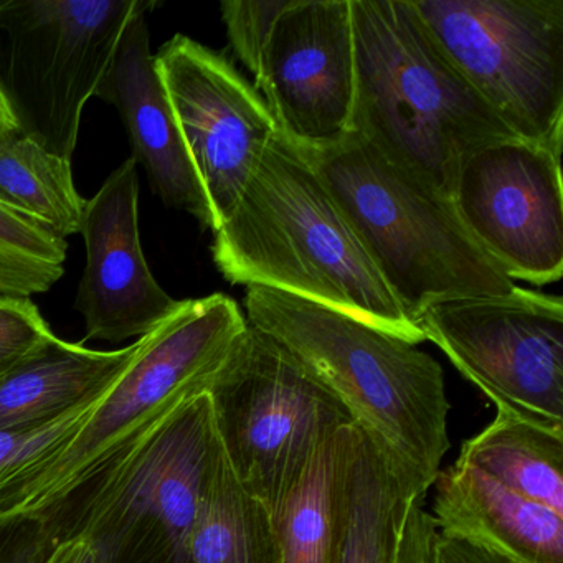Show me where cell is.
I'll return each instance as SVG.
<instances>
[{"label": "cell", "mask_w": 563, "mask_h": 563, "mask_svg": "<svg viewBox=\"0 0 563 563\" xmlns=\"http://www.w3.org/2000/svg\"><path fill=\"white\" fill-rule=\"evenodd\" d=\"M437 527L433 517L423 509V499H415L408 507L400 542H398L397 563H430L431 540Z\"/></svg>", "instance_id": "28"}, {"label": "cell", "mask_w": 563, "mask_h": 563, "mask_svg": "<svg viewBox=\"0 0 563 563\" xmlns=\"http://www.w3.org/2000/svg\"><path fill=\"white\" fill-rule=\"evenodd\" d=\"M430 563H519L473 540L437 530L431 540Z\"/></svg>", "instance_id": "29"}, {"label": "cell", "mask_w": 563, "mask_h": 563, "mask_svg": "<svg viewBox=\"0 0 563 563\" xmlns=\"http://www.w3.org/2000/svg\"><path fill=\"white\" fill-rule=\"evenodd\" d=\"M67 240L0 202V295L32 298L60 282Z\"/></svg>", "instance_id": "23"}, {"label": "cell", "mask_w": 563, "mask_h": 563, "mask_svg": "<svg viewBox=\"0 0 563 563\" xmlns=\"http://www.w3.org/2000/svg\"><path fill=\"white\" fill-rule=\"evenodd\" d=\"M354 424L342 428L312 457L288 499L273 514L278 563H335Z\"/></svg>", "instance_id": "20"}, {"label": "cell", "mask_w": 563, "mask_h": 563, "mask_svg": "<svg viewBox=\"0 0 563 563\" xmlns=\"http://www.w3.org/2000/svg\"><path fill=\"white\" fill-rule=\"evenodd\" d=\"M0 202L60 239L81 233L87 200L75 187L71 161L18 133L0 143Z\"/></svg>", "instance_id": "22"}, {"label": "cell", "mask_w": 563, "mask_h": 563, "mask_svg": "<svg viewBox=\"0 0 563 563\" xmlns=\"http://www.w3.org/2000/svg\"><path fill=\"white\" fill-rule=\"evenodd\" d=\"M55 543L42 517L0 520V563H42Z\"/></svg>", "instance_id": "27"}, {"label": "cell", "mask_w": 563, "mask_h": 563, "mask_svg": "<svg viewBox=\"0 0 563 563\" xmlns=\"http://www.w3.org/2000/svg\"><path fill=\"white\" fill-rule=\"evenodd\" d=\"M146 0H0V101L15 133L71 161L81 114Z\"/></svg>", "instance_id": "8"}, {"label": "cell", "mask_w": 563, "mask_h": 563, "mask_svg": "<svg viewBox=\"0 0 563 563\" xmlns=\"http://www.w3.org/2000/svg\"><path fill=\"white\" fill-rule=\"evenodd\" d=\"M103 395L104 391L48 423L0 430V483L25 463L41 460L65 446L87 423Z\"/></svg>", "instance_id": "24"}, {"label": "cell", "mask_w": 563, "mask_h": 563, "mask_svg": "<svg viewBox=\"0 0 563 563\" xmlns=\"http://www.w3.org/2000/svg\"><path fill=\"white\" fill-rule=\"evenodd\" d=\"M207 394L227 463L272 516L322 444L355 423L286 345L250 322Z\"/></svg>", "instance_id": "7"}, {"label": "cell", "mask_w": 563, "mask_h": 563, "mask_svg": "<svg viewBox=\"0 0 563 563\" xmlns=\"http://www.w3.org/2000/svg\"><path fill=\"white\" fill-rule=\"evenodd\" d=\"M355 101L351 131L451 199L461 164L520 140L441 51L411 0H351Z\"/></svg>", "instance_id": "3"}, {"label": "cell", "mask_w": 563, "mask_h": 563, "mask_svg": "<svg viewBox=\"0 0 563 563\" xmlns=\"http://www.w3.org/2000/svg\"><path fill=\"white\" fill-rule=\"evenodd\" d=\"M212 255L232 285L288 292L424 342L311 161L279 131L213 232Z\"/></svg>", "instance_id": "1"}, {"label": "cell", "mask_w": 563, "mask_h": 563, "mask_svg": "<svg viewBox=\"0 0 563 563\" xmlns=\"http://www.w3.org/2000/svg\"><path fill=\"white\" fill-rule=\"evenodd\" d=\"M42 563H107V560L93 539L77 533L58 540Z\"/></svg>", "instance_id": "30"}, {"label": "cell", "mask_w": 563, "mask_h": 563, "mask_svg": "<svg viewBox=\"0 0 563 563\" xmlns=\"http://www.w3.org/2000/svg\"><path fill=\"white\" fill-rule=\"evenodd\" d=\"M301 151L415 322L434 302L503 296L516 288L474 242L451 199L357 134Z\"/></svg>", "instance_id": "5"}, {"label": "cell", "mask_w": 563, "mask_h": 563, "mask_svg": "<svg viewBox=\"0 0 563 563\" xmlns=\"http://www.w3.org/2000/svg\"><path fill=\"white\" fill-rule=\"evenodd\" d=\"M562 151L506 140L461 164L451 202L507 278L545 286L563 276Z\"/></svg>", "instance_id": "11"}, {"label": "cell", "mask_w": 563, "mask_h": 563, "mask_svg": "<svg viewBox=\"0 0 563 563\" xmlns=\"http://www.w3.org/2000/svg\"><path fill=\"white\" fill-rule=\"evenodd\" d=\"M441 51L517 137L562 151L563 0H411Z\"/></svg>", "instance_id": "9"}, {"label": "cell", "mask_w": 563, "mask_h": 563, "mask_svg": "<svg viewBox=\"0 0 563 563\" xmlns=\"http://www.w3.org/2000/svg\"><path fill=\"white\" fill-rule=\"evenodd\" d=\"M433 522L519 563H563V516L454 461L440 471Z\"/></svg>", "instance_id": "16"}, {"label": "cell", "mask_w": 563, "mask_h": 563, "mask_svg": "<svg viewBox=\"0 0 563 563\" xmlns=\"http://www.w3.org/2000/svg\"><path fill=\"white\" fill-rule=\"evenodd\" d=\"M156 8L157 2L146 0L131 19L95 97L117 108L130 137L131 159L144 167L153 192L170 209L213 230L209 199L151 54L147 15Z\"/></svg>", "instance_id": "15"}, {"label": "cell", "mask_w": 563, "mask_h": 563, "mask_svg": "<svg viewBox=\"0 0 563 563\" xmlns=\"http://www.w3.org/2000/svg\"><path fill=\"white\" fill-rule=\"evenodd\" d=\"M194 563H278L272 514L236 481L222 446L203 487Z\"/></svg>", "instance_id": "21"}, {"label": "cell", "mask_w": 563, "mask_h": 563, "mask_svg": "<svg viewBox=\"0 0 563 563\" xmlns=\"http://www.w3.org/2000/svg\"><path fill=\"white\" fill-rule=\"evenodd\" d=\"M141 342L95 351L54 335L0 382V430L34 427L107 391L136 357Z\"/></svg>", "instance_id": "17"}, {"label": "cell", "mask_w": 563, "mask_h": 563, "mask_svg": "<svg viewBox=\"0 0 563 563\" xmlns=\"http://www.w3.org/2000/svg\"><path fill=\"white\" fill-rule=\"evenodd\" d=\"M246 321L289 349L347 408L395 476L427 496L450 448L443 368L417 344L338 309L246 289Z\"/></svg>", "instance_id": "2"}, {"label": "cell", "mask_w": 563, "mask_h": 563, "mask_svg": "<svg viewBox=\"0 0 563 563\" xmlns=\"http://www.w3.org/2000/svg\"><path fill=\"white\" fill-rule=\"evenodd\" d=\"M220 450L209 394L42 512L55 540L85 533L107 563H194V533Z\"/></svg>", "instance_id": "6"}, {"label": "cell", "mask_w": 563, "mask_h": 563, "mask_svg": "<svg viewBox=\"0 0 563 563\" xmlns=\"http://www.w3.org/2000/svg\"><path fill=\"white\" fill-rule=\"evenodd\" d=\"M12 134H15L14 124H12L11 118L5 111L4 103L0 101V143H4Z\"/></svg>", "instance_id": "31"}, {"label": "cell", "mask_w": 563, "mask_h": 563, "mask_svg": "<svg viewBox=\"0 0 563 563\" xmlns=\"http://www.w3.org/2000/svg\"><path fill=\"white\" fill-rule=\"evenodd\" d=\"M415 499L355 424L335 563H397L401 527Z\"/></svg>", "instance_id": "18"}, {"label": "cell", "mask_w": 563, "mask_h": 563, "mask_svg": "<svg viewBox=\"0 0 563 563\" xmlns=\"http://www.w3.org/2000/svg\"><path fill=\"white\" fill-rule=\"evenodd\" d=\"M417 324L496 408L563 428V299L516 288L428 306Z\"/></svg>", "instance_id": "10"}, {"label": "cell", "mask_w": 563, "mask_h": 563, "mask_svg": "<svg viewBox=\"0 0 563 563\" xmlns=\"http://www.w3.org/2000/svg\"><path fill=\"white\" fill-rule=\"evenodd\" d=\"M456 461L563 516V428L497 408L496 418L464 441Z\"/></svg>", "instance_id": "19"}, {"label": "cell", "mask_w": 563, "mask_h": 563, "mask_svg": "<svg viewBox=\"0 0 563 563\" xmlns=\"http://www.w3.org/2000/svg\"><path fill=\"white\" fill-rule=\"evenodd\" d=\"M54 335L32 298L0 295V382Z\"/></svg>", "instance_id": "26"}, {"label": "cell", "mask_w": 563, "mask_h": 563, "mask_svg": "<svg viewBox=\"0 0 563 563\" xmlns=\"http://www.w3.org/2000/svg\"><path fill=\"white\" fill-rule=\"evenodd\" d=\"M154 58L216 232L235 209L278 126L255 85L225 55L177 34Z\"/></svg>", "instance_id": "12"}, {"label": "cell", "mask_w": 563, "mask_h": 563, "mask_svg": "<svg viewBox=\"0 0 563 563\" xmlns=\"http://www.w3.org/2000/svg\"><path fill=\"white\" fill-rule=\"evenodd\" d=\"M137 206L140 177L133 159L114 169L85 206L87 266L75 309L84 316L87 339L140 341L179 308L144 258Z\"/></svg>", "instance_id": "14"}, {"label": "cell", "mask_w": 563, "mask_h": 563, "mask_svg": "<svg viewBox=\"0 0 563 563\" xmlns=\"http://www.w3.org/2000/svg\"><path fill=\"white\" fill-rule=\"evenodd\" d=\"M227 295L184 299L153 332L93 413L60 450L0 483V520L37 517L103 473L187 401L207 394L245 334Z\"/></svg>", "instance_id": "4"}, {"label": "cell", "mask_w": 563, "mask_h": 563, "mask_svg": "<svg viewBox=\"0 0 563 563\" xmlns=\"http://www.w3.org/2000/svg\"><path fill=\"white\" fill-rule=\"evenodd\" d=\"M255 88L295 146L319 150L347 136L355 101L351 0H288Z\"/></svg>", "instance_id": "13"}, {"label": "cell", "mask_w": 563, "mask_h": 563, "mask_svg": "<svg viewBox=\"0 0 563 563\" xmlns=\"http://www.w3.org/2000/svg\"><path fill=\"white\" fill-rule=\"evenodd\" d=\"M288 0H225L220 4L230 45L256 78L273 25Z\"/></svg>", "instance_id": "25"}]
</instances>
